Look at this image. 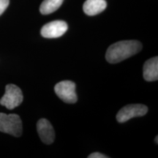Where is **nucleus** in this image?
<instances>
[{
  "mask_svg": "<svg viewBox=\"0 0 158 158\" xmlns=\"http://www.w3.org/2000/svg\"><path fill=\"white\" fill-rule=\"evenodd\" d=\"M147 106L142 104H131L124 106L116 114V120L123 123L134 117L143 116L147 113Z\"/></svg>",
  "mask_w": 158,
  "mask_h": 158,
  "instance_id": "5",
  "label": "nucleus"
},
{
  "mask_svg": "<svg viewBox=\"0 0 158 158\" xmlns=\"http://www.w3.org/2000/svg\"><path fill=\"white\" fill-rule=\"evenodd\" d=\"M142 49V44L138 40H123L112 44L106 51V60L111 64L120 62L133 56Z\"/></svg>",
  "mask_w": 158,
  "mask_h": 158,
  "instance_id": "1",
  "label": "nucleus"
},
{
  "mask_svg": "<svg viewBox=\"0 0 158 158\" xmlns=\"http://www.w3.org/2000/svg\"><path fill=\"white\" fill-rule=\"evenodd\" d=\"M55 93L61 100L67 103H75L78 98L76 92V84L71 81H63L56 84Z\"/></svg>",
  "mask_w": 158,
  "mask_h": 158,
  "instance_id": "4",
  "label": "nucleus"
},
{
  "mask_svg": "<svg viewBox=\"0 0 158 158\" xmlns=\"http://www.w3.org/2000/svg\"><path fill=\"white\" fill-rule=\"evenodd\" d=\"M37 130L40 138L43 143L51 144L54 141V130L48 120L45 118H40L37 123Z\"/></svg>",
  "mask_w": 158,
  "mask_h": 158,
  "instance_id": "7",
  "label": "nucleus"
},
{
  "mask_svg": "<svg viewBox=\"0 0 158 158\" xmlns=\"http://www.w3.org/2000/svg\"><path fill=\"white\" fill-rule=\"evenodd\" d=\"M0 131L19 137L22 135V122L17 114L0 113Z\"/></svg>",
  "mask_w": 158,
  "mask_h": 158,
  "instance_id": "2",
  "label": "nucleus"
},
{
  "mask_svg": "<svg viewBox=\"0 0 158 158\" xmlns=\"http://www.w3.org/2000/svg\"><path fill=\"white\" fill-rule=\"evenodd\" d=\"M88 158H108V157L107 156L102 155L101 153L94 152V153H92L91 155H89Z\"/></svg>",
  "mask_w": 158,
  "mask_h": 158,
  "instance_id": "12",
  "label": "nucleus"
},
{
  "mask_svg": "<svg viewBox=\"0 0 158 158\" xmlns=\"http://www.w3.org/2000/svg\"><path fill=\"white\" fill-rule=\"evenodd\" d=\"M155 141H156V143H157V136H156V138H155Z\"/></svg>",
  "mask_w": 158,
  "mask_h": 158,
  "instance_id": "13",
  "label": "nucleus"
},
{
  "mask_svg": "<svg viewBox=\"0 0 158 158\" xmlns=\"http://www.w3.org/2000/svg\"><path fill=\"white\" fill-rule=\"evenodd\" d=\"M68 26L64 21H54L43 26L41 35L45 38H57L62 36L68 31Z\"/></svg>",
  "mask_w": 158,
  "mask_h": 158,
  "instance_id": "6",
  "label": "nucleus"
},
{
  "mask_svg": "<svg viewBox=\"0 0 158 158\" xmlns=\"http://www.w3.org/2000/svg\"><path fill=\"white\" fill-rule=\"evenodd\" d=\"M64 0H44L40 7V11L43 15L54 13L62 5Z\"/></svg>",
  "mask_w": 158,
  "mask_h": 158,
  "instance_id": "10",
  "label": "nucleus"
},
{
  "mask_svg": "<svg viewBox=\"0 0 158 158\" xmlns=\"http://www.w3.org/2000/svg\"><path fill=\"white\" fill-rule=\"evenodd\" d=\"M23 96L21 89L15 84H8L5 87V93L0 100V104L9 110L18 107L23 102Z\"/></svg>",
  "mask_w": 158,
  "mask_h": 158,
  "instance_id": "3",
  "label": "nucleus"
},
{
  "mask_svg": "<svg viewBox=\"0 0 158 158\" xmlns=\"http://www.w3.org/2000/svg\"><path fill=\"white\" fill-rule=\"evenodd\" d=\"M143 76L147 81H155L158 79V57L149 59L143 68Z\"/></svg>",
  "mask_w": 158,
  "mask_h": 158,
  "instance_id": "8",
  "label": "nucleus"
},
{
  "mask_svg": "<svg viewBox=\"0 0 158 158\" xmlns=\"http://www.w3.org/2000/svg\"><path fill=\"white\" fill-rule=\"evenodd\" d=\"M10 0H0V15L5 12V10L8 7Z\"/></svg>",
  "mask_w": 158,
  "mask_h": 158,
  "instance_id": "11",
  "label": "nucleus"
},
{
  "mask_svg": "<svg viewBox=\"0 0 158 158\" xmlns=\"http://www.w3.org/2000/svg\"><path fill=\"white\" fill-rule=\"evenodd\" d=\"M106 7V0H86L83 6V10L86 15H95L102 13Z\"/></svg>",
  "mask_w": 158,
  "mask_h": 158,
  "instance_id": "9",
  "label": "nucleus"
}]
</instances>
